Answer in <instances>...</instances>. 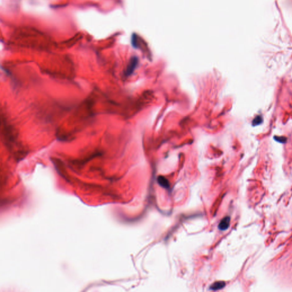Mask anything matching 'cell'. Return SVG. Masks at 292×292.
<instances>
[{
	"label": "cell",
	"mask_w": 292,
	"mask_h": 292,
	"mask_svg": "<svg viewBox=\"0 0 292 292\" xmlns=\"http://www.w3.org/2000/svg\"><path fill=\"white\" fill-rule=\"evenodd\" d=\"M138 63V59L134 57L131 59L130 61L127 66V69L126 70V75L127 76H131L135 70Z\"/></svg>",
	"instance_id": "1"
},
{
	"label": "cell",
	"mask_w": 292,
	"mask_h": 292,
	"mask_svg": "<svg viewBox=\"0 0 292 292\" xmlns=\"http://www.w3.org/2000/svg\"><path fill=\"white\" fill-rule=\"evenodd\" d=\"M229 223H230V217L229 216L225 217L220 221V223L218 225V228L220 230H225L228 228V227H229Z\"/></svg>",
	"instance_id": "2"
},
{
	"label": "cell",
	"mask_w": 292,
	"mask_h": 292,
	"mask_svg": "<svg viewBox=\"0 0 292 292\" xmlns=\"http://www.w3.org/2000/svg\"><path fill=\"white\" fill-rule=\"evenodd\" d=\"M158 182L160 186L165 188H169V183L168 180L162 176H159L158 178Z\"/></svg>",
	"instance_id": "3"
},
{
	"label": "cell",
	"mask_w": 292,
	"mask_h": 292,
	"mask_svg": "<svg viewBox=\"0 0 292 292\" xmlns=\"http://www.w3.org/2000/svg\"><path fill=\"white\" fill-rule=\"evenodd\" d=\"M225 286V283L223 281H217L213 283V284L210 286V289L212 290H218L223 288Z\"/></svg>",
	"instance_id": "4"
}]
</instances>
